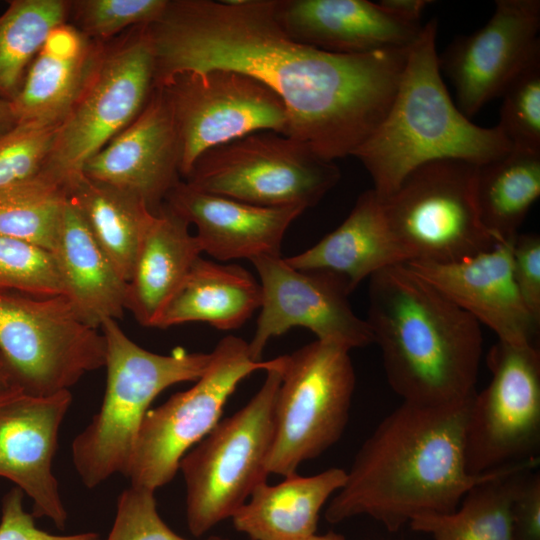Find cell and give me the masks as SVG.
Wrapping results in <instances>:
<instances>
[{"instance_id": "6da1fadb", "label": "cell", "mask_w": 540, "mask_h": 540, "mask_svg": "<svg viewBox=\"0 0 540 540\" xmlns=\"http://www.w3.org/2000/svg\"><path fill=\"white\" fill-rule=\"evenodd\" d=\"M273 0H167L147 25L154 85L175 75L229 69L270 88L284 103L288 135L318 156H352L384 118L409 47L336 54L301 44L279 26Z\"/></svg>"}, {"instance_id": "7a4b0ae2", "label": "cell", "mask_w": 540, "mask_h": 540, "mask_svg": "<svg viewBox=\"0 0 540 540\" xmlns=\"http://www.w3.org/2000/svg\"><path fill=\"white\" fill-rule=\"evenodd\" d=\"M475 394L447 405L402 401L359 448L325 519L336 524L369 516L396 532L416 517L454 511L469 489L497 471L472 475L466 468Z\"/></svg>"}, {"instance_id": "3957f363", "label": "cell", "mask_w": 540, "mask_h": 540, "mask_svg": "<svg viewBox=\"0 0 540 540\" xmlns=\"http://www.w3.org/2000/svg\"><path fill=\"white\" fill-rule=\"evenodd\" d=\"M366 319L388 384L402 401L461 402L476 393L481 325L406 264L369 278Z\"/></svg>"}, {"instance_id": "277c9868", "label": "cell", "mask_w": 540, "mask_h": 540, "mask_svg": "<svg viewBox=\"0 0 540 540\" xmlns=\"http://www.w3.org/2000/svg\"><path fill=\"white\" fill-rule=\"evenodd\" d=\"M436 35L437 20L430 19L409 48L384 118L352 154L380 197L426 163L451 159L479 166L512 149L498 126L480 127L455 105L441 76Z\"/></svg>"}, {"instance_id": "5b68a950", "label": "cell", "mask_w": 540, "mask_h": 540, "mask_svg": "<svg viewBox=\"0 0 540 540\" xmlns=\"http://www.w3.org/2000/svg\"><path fill=\"white\" fill-rule=\"evenodd\" d=\"M105 339L106 388L99 411L72 442V461L82 483L93 489L116 474L125 476L139 429L154 399L178 383L196 381L210 353L177 347L158 354L132 341L116 320L101 327Z\"/></svg>"}, {"instance_id": "8992f818", "label": "cell", "mask_w": 540, "mask_h": 540, "mask_svg": "<svg viewBox=\"0 0 540 540\" xmlns=\"http://www.w3.org/2000/svg\"><path fill=\"white\" fill-rule=\"evenodd\" d=\"M282 365L283 356H279L248 403L220 420L182 457L179 470L186 488V522L194 536L232 518L253 490L267 481Z\"/></svg>"}, {"instance_id": "52a82bcc", "label": "cell", "mask_w": 540, "mask_h": 540, "mask_svg": "<svg viewBox=\"0 0 540 540\" xmlns=\"http://www.w3.org/2000/svg\"><path fill=\"white\" fill-rule=\"evenodd\" d=\"M350 349L315 341L283 355L274 409V437L266 468L289 477L342 437L355 390Z\"/></svg>"}, {"instance_id": "ba28073f", "label": "cell", "mask_w": 540, "mask_h": 540, "mask_svg": "<svg viewBox=\"0 0 540 540\" xmlns=\"http://www.w3.org/2000/svg\"><path fill=\"white\" fill-rule=\"evenodd\" d=\"M334 161L306 144L260 131L213 147L194 162L190 186L262 207L315 206L339 181Z\"/></svg>"}, {"instance_id": "9c48e42d", "label": "cell", "mask_w": 540, "mask_h": 540, "mask_svg": "<svg viewBox=\"0 0 540 540\" xmlns=\"http://www.w3.org/2000/svg\"><path fill=\"white\" fill-rule=\"evenodd\" d=\"M476 173L477 165L466 161H432L381 197L389 228L410 261L454 262L499 243L480 219Z\"/></svg>"}, {"instance_id": "30bf717a", "label": "cell", "mask_w": 540, "mask_h": 540, "mask_svg": "<svg viewBox=\"0 0 540 540\" xmlns=\"http://www.w3.org/2000/svg\"><path fill=\"white\" fill-rule=\"evenodd\" d=\"M278 361L279 357L255 361L248 342L233 335L222 338L193 386L146 413L125 474L130 485L156 492L171 482L182 457L221 420L240 382Z\"/></svg>"}, {"instance_id": "8fae6325", "label": "cell", "mask_w": 540, "mask_h": 540, "mask_svg": "<svg viewBox=\"0 0 540 540\" xmlns=\"http://www.w3.org/2000/svg\"><path fill=\"white\" fill-rule=\"evenodd\" d=\"M155 58L147 25L102 41L90 74L62 122L44 169L65 183L142 111L154 88Z\"/></svg>"}, {"instance_id": "7c38bea8", "label": "cell", "mask_w": 540, "mask_h": 540, "mask_svg": "<svg viewBox=\"0 0 540 540\" xmlns=\"http://www.w3.org/2000/svg\"><path fill=\"white\" fill-rule=\"evenodd\" d=\"M0 352L24 392L49 396L104 367L106 344L64 295L6 292L0 293Z\"/></svg>"}, {"instance_id": "4fadbf2b", "label": "cell", "mask_w": 540, "mask_h": 540, "mask_svg": "<svg viewBox=\"0 0 540 540\" xmlns=\"http://www.w3.org/2000/svg\"><path fill=\"white\" fill-rule=\"evenodd\" d=\"M487 365L491 381L476 392L465 433L466 468L472 475L539 458V349L498 340Z\"/></svg>"}, {"instance_id": "5bb4252c", "label": "cell", "mask_w": 540, "mask_h": 540, "mask_svg": "<svg viewBox=\"0 0 540 540\" xmlns=\"http://www.w3.org/2000/svg\"><path fill=\"white\" fill-rule=\"evenodd\" d=\"M180 141V175L205 151L260 131L288 135L282 100L257 79L229 69L185 72L161 86Z\"/></svg>"}, {"instance_id": "9a60e30c", "label": "cell", "mask_w": 540, "mask_h": 540, "mask_svg": "<svg viewBox=\"0 0 540 540\" xmlns=\"http://www.w3.org/2000/svg\"><path fill=\"white\" fill-rule=\"evenodd\" d=\"M251 263L262 293L257 326L248 342L255 361L262 360L272 338L295 327L350 350L373 343L366 319L350 305L352 290L344 278L325 270L294 268L281 256L259 257Z\"/></svg>"}, {"instance_id": "2e32d148", "label": "cell", "mask_w": 540, "mask_h": 540, "mask_svg": "<svg viewBox=\"0 0 540 540\" xmlns=\"http://www.w3.org/2000/svg\"><path fill=\"white\" fill-rule=\"evenodd\" d=\"M539 30V0H497L483 27L455 37L438 55L440 71L449 78L466 117L501 96L540 55Z\"/></svg>"}, {"instance_id": "e0dca14e", "label": "cell", "mask_w": 540, "mask_h": 540, "mask_svg": "<svg viewBox=\"0 0 540 540\" xmlns=\"http://www.w3.org/2000/svg\"><path fill=\"white\" fill-rule=\"evenodd\" d=\"M70 390L49 396L18 391L0 398V478L32 501V515L63 530L67 511L53 472L61 424L70 408Z\"/></svg>"}, {"instance_id": "ac0fdd59", "label": "cell", "mask_w": 540, "mask_h": 540, "mask_svg": "<svg viewBox=\"0 0 540 540\" xmlns=\"http://www.w3.org/2000/svg\"><path fill=\"white\" fill-rule=\"evenodd\" d=\"M81 172L142 199L153 214L180 181V141L169 101L154 87L138 116L100 151Z\"/></svg>"}, {"instance_id": "d6986e66", "label": "cell", "mask_w": 540, "mask_h": 540, "mask_svg": "<svg viewBox=\"0 0 540 540\" xmlns=\"http://www.w3.org/2000/svg\"><path fill=\"white\" fill-rule=\"evenodd\" d=\"M512 240L448 263L412 260L406 266L430 283L499 341L536 345L540 322L526 307L512 272Z\"/></svg>"}, {"instance_id": "ffe728a7", "label": "cell", "mask_w": 540, "mask_h": 540, "mask_svg": "<svg viewBox=\"0 0 540 540\" xmlns=\"http://www.w3.org/2000/svg\"><path fill=\"white\" fill-rule=\"evenodd\" d=\"M164 204L197 229L202 252L217 261L281 256L290 225L305 211L300 207H262L198 190L184 180Z\"/></svg>"}, {"instance_id": "44dd1931", "label": "cell", "mask_w": 540, "mask_h": 540, "mask_svg": "<svg viewBox=\"0 0 540 540\" xmlns=\"http://www.w3.org/2000/svg\"><path fill=\"white\" fill-rule=\"evenodd\" d=\"M274 17L293 40L330 53L406 48L422 26L404 23L368 0H273Z\"/></svg>"}, {"instance_id": "7402d4cb", "label": "cell", "mask_w": 540, "mask_h": 540, "mask_svg": "<svg viewBox=\"0 0 540 540\" xmlns=\"http://www.w3.org/2000/svg\"><path fill=\"white\" fill-rule=\"evenodd\" d=\"M297 269L325 270L344 278L352 292L376 272L410 261L392 234L381 197L369 189L357 198L346 219L307 250L285 258Z\"/></svg>"}, {"instance_id": "603a6c76", "label": "cell", "mask_w": 540, "mask_h": 540, "mask_svg": "<svg viewBox=\"0 0 540 540\" xmlns=\"http://www.w3.org/2000/svg\"><path fill=\"white\" fill-rule=\"evenodd\" d=\"M51 254L61 279L63 295L86 324L100 329L105 320L122 318L126 310L127 283L68 197Z\"/></svg>"}, {"instance_id": "cb8c5ba5", "label": "cell", "mask_w": 540, "mask_h": 540, "mask_svg": "<svg viewBox=\"0 0 540 540\" xmlns=\"http://www.w3.org/2000/svg\"><path fill=\"white\" fill-rule=\"evenodd\" d=\"M189 226L163 204L142 238L126 293V310L142 326L156 327L166 306L203 253Z\"/></svg>"}, {"instance_id": "d4e9b609", "label": "cell", "mask_w": 540, "mask_h": 540, "mask_svg": "<svg viewBox=\"0 0 540 540\" xmlns=\"http://www.w3.org/2000/svg\"><path fill=\"white\" fill-rule=\"evenodd\" d=\"M101 42L88 38L68 22L56 27L12 101L18 122L62 124L90 74Z\"/></svg>"}, {"instance_id": "484cf974", "label": "cell", "mask_w": 540, "mask_h": 540, "mask_svg": "<svg viewBox=\"0 0 540 540\" xmlns=\"http://www.w3.org/2000/svg\"><path fill=\"white\" fill-rule=\"evenodd\" d=\"M346 471L329 468L313 476L298 474L276 484H259L231 518L251 540H309L319 513L344 484Z\"/></svg>"}, {"instance_id": "4316f807", "label": "cell", "mask_w": 540, "mask_h": 540, "mask_svg": "<svg viewBox=\"0 0 540 540\" xmlns=\"http://www.w3.org/2000/svg\"><path fill=\"white\" fill-rule=\"evenodd\" d=\"M261 285L237 264L197 258L156 328L205 322L219 330L243 326L261 305Z\"/></svg>"}, {"instance_id": "83f0119b", "label": "cell", "mask_w": 540, "mask_h": 540, "mask_svg": "<svg viewBox=\"0 0 540 540\" xmlns=\"http://www.w3.org/2000/svg\"><path fill=\"white\" fill-rule=\"evenodd\" d=\"M91 233L127 283L142 238L155 214L139 197L92 180L82 172L64 183Z\"/></svg>"}, {"instance_id": "f1b7e54d", "label": "cell", "mask_w": 540, "mask_h": 540, "mask_svg": "<svg viewBox=\"0 0 540 540\" xmlns=\"http://www.w3.org/2000/svg\"><path fill=\"white\" fill-rule=\"evenodd\" d=\"M538 465L533 459L501 468L469 489L454 511L419 516L409 526L432 540H515L514 497L524 475Z\"/></svg>"}, {"instance_id": "f546056e", "label": "cell", "mask_w": 540, "mask_h": 540, "mask_svg": "<svg viewBox=\"0 0 540 540\" xmlns=\"http://www.w3.org/2000/svg\"><path fill=\"white\" fill-rule=\"evenodd\" d=\"M475 191L485 228L499 242L514 239L540 196V152L511 149L477 166Z\"/></svg>"}, {"instance_id": "4dcf8cb0", "label": "cell", "mask_w": 540, "mask_h": 540, "mask_svg": "<svg viewBox=\"0 0 540 540\" xmlns=\"http://www.w3.org/2000/svg\"><path fill=\"white\" fill-rule=\"evenodd\" d=\"M70 1L12 0L0 15V99L12 102L49 34L67 22Z\"/></svg>"}, {"instance_id": "1f68e13d", "label": "cell", "mask_w": 540, "mask_h": 540, "mask_svg": "<svg viewBox=\"0 0 540 540\" xmlns=\"http://www.w3.org/2000/svg\"><path fill=\"white\" fill-rule=\"evenodd\" d=\"M66 201L64 183L45 171L0 190V235L51 253Z\"/></svg>"}, {"instance_id": "d6a6232c", "label": "cell", "mask_w": 540, "mask_h": 540, "mask_svg": "<svg viewBox=\"0 0 540 540\" xmlns=\"http://www.w3.org/2000/svg\"><path fill=\"white\" fill-rule=\"evenodd\" d=\"M37 297L63 295L52 254L40 247L0 235V293Z\"/></svg>"}, {"instance_id": "836d02e7", "label": "cell", "mask_w": 540, "mask_h": 540, "mask_svg": "<svg viewBox=\"0 0 540 540\" xmlns=\"http://www.w3.org/2000/svg\"><path fill=\"white\" fill-rule=\"evenodd\" d=\"M61 124L20 121L0 136V190L42 173Z\"/></svg>"}, {"instance_id": "e575fe53", "label": "cell", "mask_w": 540, "mask_h": 540, "mask_svg": "<svg viewBox=\"0 0 540 540\" xmlns=\"http://www.w3.org/2000/svg\"><path fill=\"white\" fill-rule=\"evenodd\" d=\"M498 127L512 149L540 152V55L509 83Z\"/></svg>"}, {"instance_id": "d590c367", "label": "cell", "mask_w": 540, "mask_h": 540, "mask_svg": "<svg viewBox=\"0 0 540 540\" xmlns=\"http://www.w3.org/2000/svg\"><path fill=\"white\" fill-rule=\"evenodd\" d=\"M167 0H77L70 1V23L90 39L108 41L127 28L153 23Z\"/></svg>"}, {"instance_id": "8d00e7d4", "label": "cell", "mask_w": 540, "mask_h": 540, "mask_svg": "<svg viewBox=\"0 0 540 540\" xmlns=\"http://www.w3.org/2000/svg\"><path fill=\"white\" fill-rule=\"evenodd\" d=\"M106 540H189L175 533L161 518L155 492L129 486L117 499L116 514ZM205 540H228L212 537Z\"/></svg>"}, {"instance_id": "74e56055", "label": "cell", "mask_w": 540, "mask_h": 540, "mask_svg": "<svg viewBox=\"0 0 540 540\" xmlns=\"http://www.w3.org/2000/svg\"><path fill=\"white\" fill-rule=\"evenodd\" d=\"M512 272L518 291L540 322V236L518 233L512 241Z\"/></svg>"}, {"instance_id": "f35d334b", "label": "cell", "mask_w": 540, "mask_h": 540, "mask_svg": "<svg viewBox=\"0 0 540 540\" xmlns=\"http://www.w3.org/2000/svg\"><path fill=\"white\" fill-rule=\"evenodd\" d=\"M24 493L17 487L2 499L0 540H100L95 532L55 535L39 529L32 513L23 506Z\"/></svg>"}, {"instance_id": "ab89813d", "label": "cell", "mask_w": 540, "mask_h": 540, "mask_svg": "<svg viewBox=\"0 0 540 540\" xmlns=\"http://www.w3.org/2000/svg\"><path fill=\"white\" fill-rule=\"evenodd\" d=\"M515 540H540V473L537 468L523 477L513 501Z\"/></svg>"}, {"instance_id": "60d3db41", "label": "cell", "mask_w": 540, "mask_h": 540, "mask_svg": "<svg viewBox=\"0 0 540 540\" xmlns=\"http://www.w3.org/2000/svg\"><path fill=\"white\" fill-rule=\"evenodd\" d=\"M430 0H381L377 4L386 13L399 21L420 25L424 10L431 5Z\"/></svg>"}, {"instance_id": "b9f144b4", "label": "cell", "mask_w": 540, "mask_h": 540, "mask_svg": "<svg viewBox=\"0 0 540 540\" xmlns=\"http://www.w3.org/2000/svg\"><path fill=\"white\" fill-rule=\"evenodd\" d=\"M18 391H23L21 385L13 369L0 352V398Z\"/></svg>"}, {"instance_id": "7bdbcfd3", "label": "cell", "mask_w": 540, "mask_h": 540, "mask_svg": "<svg viewBox=\"0 0 540 540\" xmlns=\"http://www.w3.org/2000/svg\"><path fill=\"white\" fill-rule=\"evenodd\" d=\"M18 123L12 102L0 99V136Z\"/></svg>"}, {"instance_id": "ee69618b", "label": "cell", "mask_w": 540, "mask_h": 540, "mask_svg": "<svg viewBox=\"0 0 540 540\" xmlns=\"http://www.w3.org/2000/svg\"><path fill=\"white\" fill-rule=\"evenodd\" d=\"M309 540H346L342 534L330 531L325 534H315Z\"/></svg>"}]
</instances>
